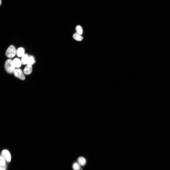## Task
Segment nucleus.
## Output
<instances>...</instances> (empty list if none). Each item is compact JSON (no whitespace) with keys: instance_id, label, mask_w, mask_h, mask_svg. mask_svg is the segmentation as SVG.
Here are the masks:
<instances>
[{"instance_id":"f257e3e1","label":"nucleus","mask_w":170,"mask_h":170,"mask_svg":"<svg viewBox=\"0 0 170 170\" xmlns=\"http://www.w3.org/2000/svg\"><path fill=\"white\" fill-rule=\"evenodd\" d=\"M4 68L6 71L8 73H13L15 67L12 59H9L6 60L5 63Z\"/></svg>"},{"instance_id":"f03ea898","label":"nucleus","mask_w":170,"mask_h":170,"mask_svg":"<svg viewBox=\"0 0 170 170\" xmlns=\"http://www.w3.org/2000/svg\"><path fill=\"white\" fill-rule=\"evenodd\" d=\"M17 49L15 47L11 45L9 46L6 50L5 54L6 57L9 58H13L16 54Z\"/></svg>"},{"instance_id":"7ed1b4c3","label":"nucleus","mask_w":170,"mask_h":170,"mask_svg":"<svg viewBox=\"0 0 170 170\" xmlns=\"http://www.w3.org/2000/svg\"><path fill=\"white\" fill-rule=\"evenodd\" d=\"M13 73L14 76L19 79L22 80L25 79V75L23 71L19 68H15Z\"/></svg>"},{"instance_id":"20e7f679","label":"nucleus","mask_w":170,"mask_h":170,"mask_svg":"<svg viewBox=\"0 0 170 170\" xmlns=\"http://www.w3.org/2000/svg\"><path fill=\"white\" fill-rule=\"evenodd\" d=\"M1 155L5 161L9 162L11 161V156L9 152L7 150H4L2 151Z\"/></svg>"},{"instance_id":"39448f33","label":"nucleus","mask_w":170,"mask_h":170,"mask_svg":"<svg viewBox=\"0 0 170 170\" xmlns=\"http://www.w3.org/2000/svg\"><path fill=\"white\" fill-rule=\"evenodd\" d=\"M33 68L32 65L28 64L26 65L23 70L24 73L25 75H29L32 72Z\"/></svg>"},{"instance_id":"423d86ee","label":"nucleus","mask_w":170,"mask_h":170,"mask_svg":"<svg viewBox=\"0 0 170 170\" xmlns=\"http://www.w3.org/2000/svg\"><path fill=\"white\" fill-rule=\"evenodd\" d=\"M25 53V49L23 47H19L17 49L16 55L19 57H21Z\"/></svg>"},{"instance_id":"0eeeda50","label":"nucleus","mask_w":170,"mask_h":170,"mask_svg":"<svg viewBox=\"0 0 170 170\" xmlns=\"http://www.w3.org/2000/svg\"><path fill=\"white\" fill-rule=\"evenodd\" d=\"M29 56V55L28 54L26 53L21 57V60L22 64L26 65L28 64Z\"/></svg>"},{"instance_id":"6e6552de","label":"nucleus","mask_w":170,"mask_h":170,"mask_svg":"<svg viewBox=\"0 0 170 170\" xmlns=\"http://www.w3.org/2000/svg\"><path fill=\"white\" fill-rule=\"evenodd\" d=\"M13 61V64L15 67L17 68H19L21 66L22 64L20 59L18 58H14Z\"/></svg>"},{"instance_id":"1a4fd4ad","label":"nucleus","mask_w":170,"mask_h":170,"mask_svg":"<svg viewBox=\"0 0 170 170\" xmlns=\"http://www.w3.org/2000/svg\"><path fill=\"white\" fill-rule=\"evenodd\" d=\"M73 38L75 40L78 41H81L83 39V38L81 35L76 32L73 35Z\"/></svg>"},{"instance_id":"9d476101","label":"nucleus","mask_w":170,"mask_h":170,"mask_svg":"<svg viewBox=\"0 0 170 170\" xmlns=\"http://www.w3.org/2000/svg\"><path fill=\"white\" fill-rule=\"evenodd\" d=\"M78 162L81 166H84L85 165L86 163L85 159L83 157H79L77 159Z\"/></svg>"},{"instance_id":"9b49d317","label":"nucleus","mask_w":170,"mask_h":170,"mask_svg":"<svg viewBox=\"0 0 170 170\" xmlns=\"http://www.w3.org/2000/svg\"><path fill=\"white\" fill-rule=\"evenodd\" d=\"M35 62V58L33 55H30L28 64L32 65Z\"/></svg>"},{"instance_id":"f8f14e48","label":"nucleus","mask_w":170,"mask_h":170,"mask_svg":"<svg viewBox=\"0 0 170 170\" xmlns=\"http://www.w3.org/2000/svg\"><path fill=\"white\" fill-rule=\"evenodd\" d=\"M72 168L74 170H80V165L78 162H75L72 165Z\"/></svg>"},{"instance_id":"ddd939ff","label":"nucleus","mask_w":170,"mask_h":170,"mask_svg":"<svg viewBox=\"0 0 170 170\" xmlns=\"http://www.w3.org/2000/svg\"><path fill=\"white\" fill-rule=\"evenodd\" d=\"M76 32L81 35L83 32V29L82 27L80 25H77L76 27Z\"/></svg>"},{"instance_id":"4468645a","label":"nucleus","mask_w":170,"mask_h":170,"mask_svg":"<svg viewBox=\"0 0 170 170\" xmlns=\"http://www.w3.org/2000/svg\"><path fill=\"white\" fill-rule=\"evenodd\" d=\"M0 165H5V160L3 157L0 154Z\"/></svg>"},{"instance_id":"2eb2a0df","label":"nucleus","mask_w":170,"mask_h":170,"mask_svg":"<svg viewBox=\"0 0 170 170\" xmlns=\"http://www.w3.org/2000/svg\"><path fill=\"white\" fill-rule=\"evenodd\" d=\"M6 165H0V170H6Z\"/></svg>"},{"instance_id":"dca6fc26","label":"nucleus","mask_w":170,"mask_h":170,"mask_svg":"<svg viewBox=\"0 0 170 170\" xmlns=\"http://www.w3.org/2000/svg\"><path fill=\"white\" fill-rule=\"evenodd\" d=\"M1 0H0V5H1Z\"/></svg>"}]
</instances>
